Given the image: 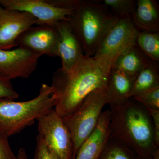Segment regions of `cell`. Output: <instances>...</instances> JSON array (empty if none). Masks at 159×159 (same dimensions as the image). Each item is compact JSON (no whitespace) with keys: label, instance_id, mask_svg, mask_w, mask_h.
<instances>
[{"label":"cell","instance_id":"5bb4252c","mask_svg":"<svg viewBox=\"0 0 159 159\" xmlns=\"http://www.w3.org/2000/svg\"><path fill=\"white\" fill-rule=\"evenodd\" d=\"M131 18L139 31L159 32L158 2L156 0L136 1Z\"/></svg>","mask_w":159,"mask_h":159},{"label":"cell","instance_id":"8fae6325","mask_svg":"<svg viewBox=\"0 0 159 159\" xmlns=\"http://www.w3.org/2000/svg\"><path fill=\"white\" fill-rule=\"evenodd\" d=\"M58 34L55 27L32 26L18 38L16 47L25 48L40 55L57 57Z\"/></svg>","mask_w":159,"mask_h":159},{"label":"cell","instance_id":"6da1fadb","mask_svg":"<svg viewBox=\"0 0 159 159\" xmlns=\"http://www.w3.org/2000/svg\"><path fill=\"white\" fill-rule=\"evenodd\" d=\"M119 55L90 57L84 55L70 70L61 67L54 72L51 86L55 99L54 110L60 116H70L91 93L106 87Z\"/></svg>","mask_w":159,"mask_h":159},{"label":"cell","instance_id":"7a4b0ae2","mask_svg":"<svg viewBox=\"0 0 159 159\" xmlns=\"http://www.w3.org/2000/svg\"><path fill=\"white\" fill-rule=\"evenodd\" d=\"M109 106L111 138L132 150L139 159H152L156 149L153 122L148 111L132 98L120 105Z\"/></svg>","mask_w":159,"mask_h":159},{"label":"cell","instance_id":"cb8c5ba5","mask_svg":"<svg viewBox=\"0 0 159 159\" xmlns=\"http://www.w3.org/2000/svg\"><path fill=\"white\" fill-rule=\"evenodd\" d=\"M0 159H16L11 150L8 138L0 132Z\"/></svg>","mask_w":159,"mask_h":159},{"label":"cell","instance_id":"5b68a950","mask_svg":"<svg viewBox=\"0 0 159 159\" xmlns=\"http://www.w3.org/2000/svg\"><path fill=\"white\" fill-rule=\"evenodd\" d=\"M106 104H108L107 87L91 93L74 112L62 118L74 143L73 159H75L83 142L96 128Z\"/></svg>","mask_w":159,"mask_h":159},{"label":"cell","instance_id":"9c48e42d","mask_svg":"<svg viewBox=\"0 0 159 159\" xmlns=\"http://www.w3.org/2000/svg\"><path fill=\"white\" fill-rule=\"evenodd\" d=\"M41 56L22 47L13 50L0 49V76L10 80L28 78L36 70Z\"/></svg>","mask_w":159,"mask_h":159},{"label":"cell","instance_id":"3957f363","mask_svg":"<svg viewBox=\"0 0 159 159\" xmlns=\"http://www.w3.org/2000/svg\"><path fill=\"white\" fill-rule=\"evenodd\" d=\"M118 18L99 1L74 0L67 21L84 55L92 57Z\"/></svg>","mask_w":159,"mask_h":159},{"label":"cell","instance_id":"d6986e66","mask_svg":"<svg viewBox=\"0 0 159 159\" xmlns=\"http://www.w3.org/2000/svg\"><path fill=\"white\" fill-rule=\"evenodd\" d=\"M98 159H139L138 155L125 145L111 137Z\"/></svg>","mask_w":159,"mask_h":159},{"label":"cell","instance_id":"603a6c76","mask_svg":"<svg viewBox=\"0 0 159 159\" xmlns=\"http://www.w3.org/2000/svg\"><path fill=\"white\" fill-rule=\"evenodd\" d=\"M34 159H54L48 150L44 140L39 134L36 137Z\"/></svg>","mask_w":159,"mask_h":159},{"label":"cell","instance_id":"9a60e30c","mask_svg":"<svg viewBox=\"0 0 159 159\" xmlns=\"http://www.w3.org/2000/svg\"><path fill=\"white\" fill-rule=\"evenodd\" d=\"M135 78L113 67L107 86L108 105H119L126 102Z\"/></svg>","mask_w":159,"mask_h":159},{"label":"cell","instance_id":"7402d4cb","mask_svg":"<svg viewBox=\"0 0 159 159\" xmlns=\"http://www.w3.org/2000/svg\"><path fill=\"white\" fill-rule=\"evenodd\" d=\"M19 94L13 89L11 80L0 76V99L14 100Z\"/></svg>","mask_w":159,"mask_h":159},{"label":"cell","instance_id":"2e32d148","mask_svg":"<svg viewBox=\"0 0 159 159\" xmlns=\"http://www.w3.org/2000/svg\"><path fill=\"white\" fill-rule=\"evenodd\" d=\"M151 61L135 44L119 54L113 67L136 77Z\"/></svg>","mask_w":159,"mask_h":159},{"label":"cell","instance_id":"d4e9b609","mask_svg":"<svg viewBox=\"0 0 159 159\" xmlns=\"http://www.w3.org/2000/svg\"><path fill=\"white\" fill-rule=\"evenodd\" d=\"M146 109L150 115L153 122L154 130V147L155 149L159 148V109Z\"/></svg>","mask_w":159,"mask_h":159},{"label":"cell","instance_id":"30bf717a","mask_svg":"<svg viewBox=\"0 0 159 159\" xmlns=\"http://www.w3.org/2000/svg\"><path fill=\"white\" fill-rule=\"evenodd\" d=\"M36 23V19L29 13L7 10L0 5V49L16 47L18 38Z\"/></svg>","mask_w":159,"mask_h":159},{"label":"cell","instance_id":"ffe728a7","mask_svg":"<svg viewBox=\"0 0 159 159\" xmlns=\"http://www.w3.org/2000/svg\"><path fill=\"white\" fill-rule=\"evenodd\" d=\"M100 2L106 6L114 15L118 17H132L136 1L134 0H102Z\"/></svg>","mask_w":159,"mask_h":159},{"label":"cell","instance_id":"7c38bea8","mask_svg":"<svg viewBox=\"0 0 159 159\" xmlns=\"http://www.w3.org/2000/svg\"><path fill=\"white\" fill-rule=\"evenodd\" d=\"M58 34L56 55L61 61V68L69 70L84 55L82 47L67 21H61L55 26Z\"/></svg>","mask_w":159,"mask_h":159},{"label":"cell","instance_id":"e0dca14e","mask_svg":"<svg viewBox=\"0 0 159 159\" xmlns=\"http://www.w3.org/2000/svg\"><path fill=\"white\" fill-rule=\"evenodd\" d=\"M159 63L151 61L136 77L129 98L159 87Z\"/></svg>","mask_w":159,"mask_h":159},{"label":"cell","instance_id":"ba28073f","mask_svg":"<svg viewBox=\"0 0 159 159\" xmlns=\"http://www.w3.org/2000/svg\"><path fill=\"white\" fill-rule=\"evenodd\" d=\"M139 31L130 16L119 17L103 38L94 56L109 57L119 55L135 44Z\"/></svg>","mask_w":159,"mask_h":159},{"label":"cell","instance_id":"4fadbf2b","mask_svg":"<svg viewBox=\"0 0 159 159\" xmlns=\"http://www.w3.org/2000/svg\"><path fill=\"white\" fill-rule=\"evenodd\" d=\"M110 111H102L96 128L80 145L75 159H98L110 138Z\"/></svg>","mask_w":159,"mask_h":159},{"label":"cell","instance_id":"44dd1931","mask_svg":"<svg viewBox=\"0 0 159 159\" xmlns=\"http://www.w3.org/2000/svg\"><path fill=\"white\" fill-rule=\"evenodd\" d=\"M145 108L159 109V87L132 97Z\"/></svg>","mask_w":159,"mask_h":159},{"label":"cell","instance_id":"52a82bcc","mask_svg":"<svg viewBox=\"0 0 159 159\" xmlns=\"http://www.w3.org/2000/svg\"><path fill=\"white\" fill-rule=\"evenodd\" d=\"M0 5L7 10L29 13L37 20L38 25L55 27L61 21H68L72 9L52 5L48 0H0Z\"/></svg>","mask_w":159,"mask_h":159},{"label":"cell","instance_id":"484cf974","mask_svg":"<svg viewBox=\"0 0 159 159\" xmlns=\"http://www.w3.org/2000/svg\"><path fill=\"white\" fill-rule=\"evenodd\" d=\"M16 156V159H28L26 151L23 148H20Z\"/></svg>","mask_w":159,"mask_h":159},{"label":"cell","instance_id":"4316f807","mask_svg":"<svg viewBox=\"0 0 159 159\" xmlns=\"http://www.w3.org/2000/svg\"><path fill=\"white\" fill-rule=\"evenodd\" d=\"M152 159H159V148L155 150Z\"/></svg>","mask_w":159,"mask_h":159},{"label":"cell","instance_id":"ac0fdd59","mask_svg":"<svg viewBox=\"0 0 159 159\" xmlns=\"http://www.w3.org/2000/svg\"><path fill=\"white\" fill-rule=\"evenodd\" d=\"M135 43L151 60L159 63V32L139 31Z\"/></svg>","mask_w":159,"mask_h":159},{"label":"cell","instance_id":"277c9868","mask_svg":"<svg viewBox=\"0 0 159 159\" xmlns=\"http://www.w3.org/2000/svg\"><path fill=\"white\" fill-rule=\"evenodd\" d=\"M52 88L42 84L34 99L23 102L0 99V132L9 138L34 124L35 120L54 109Z\"/></svg>","mask_w":159,"mask_h":159},{"label":"cell","instance_id":"8992f818","mask_svg":"<svg viewBox=\"0 0 159 159\" xmlns=\"http://www.w3.org/2000/svg\"><path fill=\"white\" fill-rule=\"evenodd\" d=\"M37 121L39 134L54 159H73L74 143L62 118L53 109Z\"/></svg>","mask_w":159,"mask_h":159}]
</instances>
